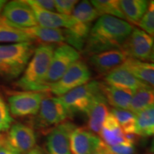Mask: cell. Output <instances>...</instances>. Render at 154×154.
I'll return each instance as SVG.
<instances>
[{"instance_id": "6da1fadb", "label": "cell", "mask_w": 154, "mask_h": 154, "mask_svg": "<svg viewBox=\"0 0 154 154\" xmlns=\"http://www.w3.org/2000/svg\"><path fill=\"white\" fill-rule=\"evenodd\" d=\"M127 21L111 16H101L91 26L83 52L91 56L121 49L134 30Z\"/></svg>"}, {"instance_id": "7a4b0ae2", "label": "cell", "mask_w": 154, "mask_h": 154, "mask_svg": "<svg viewBox=\"0 0 154 154\" xmlns=\"http://www.w3.org/2000/svg\"><path fill=\"white\" fill-rule=\"evenodd\" d=\"M54 49L53 44H40L34 49L23 74L16 82L17 87L23 91L44 92V82Z\"/></svg>"}, {"instance_id": "3957f363", "label": "cell", "mask_w": 154, "mask_h": 154, "mask_svg": "<svg viewBox=\"0 0 154 154\" xmlns=\"http://www.w3.org/2000/svg\"><path fill=\"white\" fill-rule=\"evenodd\" d=\"M34 51L32 42L0 44V76L18 78L24 72Z\"/></svg>"}, {"instance_id": "277c9868", "label": "cell", "mask_w": 154, "mask_h": 154, "mask_svg": "<svg viewBox=\"0 0 154 154\" xmlns=\"http://www.w3.org/2000/svg\"><path fill=\"white\" fill-rule=\"evenodd\" d=\"M80 52L66 43L54 49L51 64L44 82V93L49 86L57 82L75 62L79 60Z\"/></svg>"}, {"instance_id": "5b68a950", "label": "cell", "mask_w": 154, "mask_h": 154, "mask_svg": "<svg viewBox=\"0 0 154 154\" xmlns=\"http://www.w3.org/2000/svg\"><path fill=\"white\" fill-rule=\"evenodd\" d=\"M101 91V83L91 81L86 84L74 88L59 99L72 116L74 113H87L93 99Z\"/></svg>"}, {"instance_id": "8992f818", "label": "cell", "mask_w": 154, "mask_h": 154, "mask_svg": "<svg viewBox=\"0 0 154 154\" xmlns=\"http://www.w3.org/2000/svg\"><path fill=\"white\" fill-rule=\"evenodd\" d=\"M91 73L86 63L82 60L77 61L69 68L63 76L49 86L46 93H51L54 95L61 96L74 88L86 84L89 82Z\"/></svg>"}, {"instance_id": "52a82bcc", "label": "cell", "mask_w": 154, "mask_h": 154, "mask_svg": "<svg viewBox=\"0 0 154 154\" xmlns=\"http://www.w3.org/2000/svg\"><path fill=\"white\" fill-rule=\"evenodd\" d=\"M0 19L6 24L19 29L38 25L33 10L26 1H10L6 3Z\"/></svg>"}, {"instance_id": "ba28073f", "label": "cell", "mask_w": 154, "mask_h": 154, "mask_svg": "<svg viewBox=\"0 0 154 154\" xmlns=\"http://www.w3.org/2000/svg\"><path fill=\"white\" fill-rule=\"evenodd\" d=\"M38 113V125L46 128L63 124L72 116L59 97L48 96L42 100Z\"/></svg>"}, {"instance_id": "9c48e42d", "label": "cell", "mask_w": 154, "mask_h": 154, "mask_svg": "<svg viewBox=\"0 0 154 154\" xmlns=\"http://www.w3.org/2000/svg\"><path fill=\"white\" fill-rule=\"evenodd\" d=\"M47 94L38 91H22L13 94L8 99L9 111L14 116L36 115Z\"/></svg>"}, {"instance_id": "30bf717a", "label": "cell", "mask_w": 154, "mask_h": 154, "mask_svg": "<svg viewBox=\"0 0 154 154\" xmlns=\"http://www.w3.org/2000/svg\"><path fill=\"white\" fill-rule=\"evenodd\" d=\"M154 38L140 29L134 28L121 48L128 59L145 61L149 60Z\"/></svg>"}, {"instance_id": "8fae6325", "label": "cell", "mask_w": 154, "mask_h": 154, "mask_svg": "<svg viewBox=\"0 0 154 154\" xmlns=\"http://www.w3.org/2000/svg\"><path fill=\"white\" fill-rule=\"evenodd\" d=\"M5 138L9 145L19 154H26L35 149L36 134L27 125L19 123L13 124Z\"/></svg>"}, {"instance_id": "7c38bea8", "label": "cell", "mask_w": 154, "mask_h": 154, "mask_svg": "<svg viewBox=\"0 0 154 154\" xmlns=\"http://www.w3.org/2000/svg\"><path fill=\"white\" fill-rule=\"evenodd\" d=\"M76 126L69 121L54 127L47 135L46 147L48 154H72L70 134Z\"/></svg>"}, {"instance_id": "4fadbf2b", "label": "cell", "mask_w": 154, "mask_h": 154, "mask_svg": "<svg viewBox=\"0 0 154 154\" xmlns=\"http://www.w3.org/2000/svg\"><path fill=\"white\" fill-rule=\"evenodd\" d=\"M69 140L72 154H92L102 142L87 128L76 126L71 133Z\"/></svg>"}, {"instance_id": "5bb4252c", "label": "cell", "mask_w": 154, "mask_h": 154, "mask_svg": "<svg viewBox=\"0 0 154 154\" xmlns=\"http://www.w3.org/2000/svg\"><path fill=\"white\" fill-rule=\"evenodd\" d=\"M128 58L121 49H112L90 57L89 62L96 72L106 75L121 65Z\"/></svg>"}, {"instance_id": "9a60e30c", "label": "cell", "mask_w": 154, "mask_h": 154, "mask_svg": "<svg viewBox=\"0 0 154 154\" xmlns=\"http://www.w3.org/2000/svg\"><path fill=\"white\" fill-rule=\"evenodd\" d=\"M109 104L101 90L94 96L86 113L88 117V130L94 134H99L106 118L109 113Z\"/></svg>"}, {"instance_id": "2e32d148", "label": "cell", "mask_w": 154, "mask_h": 154, "mask_svg": "<svg viewBox=\"0 0 154 154\" xmlns=\"http://www.w3.org/2000/svg\"><path fill=\"white\" fill-rule=\"evenodd\" d=\"M104 81L108 85L118 88H126L135 91H138L140 88L149 86L136 78L123 65L117 67L109 74L105 75Z\"/></svg>"}, {"instance_id": "e0dca14e", "label": "cell", "mask_w": 154, "mask_h": 154, "mask_svg": "<svg viewBox=\"0 0 154 154\" xmlns=\"http://www.w3.org/2000/svg\"><path fill=\"white\" fill-rule=\"evenodd\" d=\"M30 7L34 11L38 26L51 29L63 28V29H69L76 22V20L72 15L66 16L57 12L43 10L33 6Z\"/></svg>"}, {"instance_id": "ac0fdd59", "label": "cell", "mask_w": 154, "mask_h": 154, "mask_svg": "<svg viewBox=\"0 0 154 154\" xmlns=\"http://www.w3.org/2000/svg\"><path fill=\"white\" fill-rule=\"evenodd\" d=\"M100 83L101 92L106 99L108 104L114 107V109L128 110L132 97L136 91L108 85L104 82Z\"/></svg>"}, {"instance_id": "d6986e66", "label": "cell", "mask_w": 154, "mask_h": 154, "mask_svg": "<svg viewBox=\"0 0 154 154\" xmlns=\"http://www.w3.org/2000/svg\"><path fill=\"white\" fill-rule=\"evenodd\" d=\"M22 29L32 42H39L41 44H63V42H66V35L63 29H51L37 25Z\"/></svg>"}, {"instance_id": "ffe728a7", "label": "cell", "mask_w": 154, "mask_h": 154, "mask_svg": "<svg viewBox=\"0 0 154 154\" xmlns=\"http://www.w3.org/2000/svg\"><path fill=\"white\" fill-rule=\"evenodd\" d=\"M99 135L101 140L108 146L127 143L124 132L111 112L106 118Z\"/></svg>"}, {"instance_id": "44dd1931", "label": "cell", "mask_w": 154, "mask_h": 154, "mask_svg": "<svg viewBox=\"0 0 154 154\" xmlns=\"http://www.w3.org/2000/svg\"><path fill=\"white\" fill-rule=\"evenodd\" d=\"M149 5V2L146 0H119V5L126 20L131 25H138Z\"/></svg>"}, {"instance_id": "7402d4cb", "label": "cell", "mask_w": 154, "mask_h": 154, "mask_svg": "<svg viewBox=\"0 0 154 154\" xmlns=\"http://www.w3.org/2000/svg\"><path fill=\"white\" fill-rule=\"evenodd\" d=\"M122 65L136 78L154 88L153 63L128 59Z\"/></svg>"}, {"instance_id": "603a6c76", "label": "cell", "mask_w": 154, "mask_h": 154, "mask_svg": "<svg viewBox=\"0 0 154 154\" xmlns=\"http://www.w3.org/2000/svg\"><path fill=\"white\" fill-rule=\"evenodd\" d=\"M135 133L141 137L154 136V105L136 114Z\"/></svg>"}, {"instance_id": "cb8c5ba5", "label": "cell", "mask_w": 154, "mask_h": 154, "mask_svg": "<svg viewBox=\"0 0 154 154\" xmlns=\"http://www.w3.org/2000/svg\"><path fill=\"white\" fill-rule=\"evenodd\" d=\"M153 105H154V88L149 86L135 92L128 110L136 115Z\"/></svg>"}, {"instance_id": "d4e9b609", "label": "cell", "mask_w": 154, "mask_h": 154, "mask_svg": "<svg viewBox=\"0 0 154 154\" xmlns=\"http://www.w3.org/2000/svg\"><path fill=\"white\" fill-rule=\"evenodd\" d=\"M23 42H32V41L22 29L10 26L0 19V43L9 44Z\"/></svg>"}, {"instance_id": "484cf974", "label": "cell", "mask_w": 154, "mask_h": 154, "mask_svg": "<svg viewBox=\"0 0 154 154\" xmlns=\"http://www.w3.org/2000/svg\"><path fill=\"white\" fill-rule=\"evenodd\" d=\"M72 16L77 22L90 25L100 17L98 11L88 1H82L77 4Z\"/></svg>"}, {"instance_id": "4316f807", "label": "cell", "mask_w": 154, "mask_h": 154, "mask_svg": "<svg viewBox=\"0 0 154 154\" xmlns=\"http://www.w3.org/2000/svg\"><path fill=\"white\" fill-rule=\"evenodd\" d=\"M90 2L98 11L100 17L106 15L126 21L118 0H94Z\"/></svg>"}, {"instance_id": "83f0119b", "label": "cell", "mask_w": 154, "mask_h": 154, "mask_svg": "<svg viewBox=\"0 0 154 154\" xmlns=\"http://www.w3.org/2000/svg\"><path fill=\"white\" fill-rule=\"evenodd\" d=\"M111 113L114 116L125 134H136V114L129 110L114 108L111 109Z\"/></svg>"}, {"instance_id": "f1b7e54d", "label": "cell", "mask_w": 154, "mask_h": 154, "mask_svg": "<svg viewBox=\"0 0 154 154\" xmlns=\"http://www.w3.org/2000/svg\"><path fill=\"white\" fill-rule=\"evenodd\" d=\"M138 26H140V29L154 38V1L149 2L147 10Z\"/></svg>"}, {"instance_id": "f546056e", "label": "cell", "mask_w": 154, "mask_h": 154, "mask_svg": "<svg viewBox=\"0 0 154 154\" xmlns=\"http://www.w3.org/2000/svg\"><path fill=\"white\" fill-rule=\"evenodd\" d=\"M14 121L5 102L0 98V133L8 131Z\"/></svg>"}, {"instance_id": "4dcf8cb0", "label": "cell", "mask_w": 154, "mask_h": 154, "mask_svg": "<svg viewBox=\"0 0 154 154\" xmlns=\"http://www.w3.org/2000/svg\"><path fill=\"white\" fill-rule=\"evenodd\" d=\"M78 2L76 0H55L56 11L60 14L71 16Z\"/></svg>"}, {"instance_id": "1f68e13d", "label": "cell", "mask_w": 154, "mask_h": 154, "mask_svg": "<svg viewBox=\"0 0 154 154\" xmlns=\"http://www.w3.org/2000/svg\"><path fill=\"white\" fill-rule=\"evenodd\" d=\"M106 148L108 151L113 154H135L136 153L135 145L129 143H123L112 146H106Z\"/></svg>"}, {"instance_id": "d6a6232c", "label": "cell", "mask_w": 154, "mask_h": 154, "mask_svg": "<svg viewBox=\"0 0 154 154\" xmlns=\"http://www.w3.org/2000/svg\"><path fill=\"white\" fill-rule=\"evenodd\" d=\"M26 2L29 5L36 7L43 10L57 12L54 1L53 0H26Z\"/></svg>"}, {"instance_id": "836d02e7", "label": "cell", "mask_w": 154, "mask_h": 154, "mask_svg": "<svg viewBox=\"0 0 154 154\" xmlns=\"http://www.w3.org/2000/svg\"><path fill=\"white\" fill-rule=\"evenodd\" d=\"M0 154H19L7 143L5 136H2L0 140Z\"/></svg>"}, {"instance_id": "e575fe53", "label": "cell", "mask_w": 154, "mask_h": 154, "mask_svg": "<svg viewBox=\"0 0 154 154\" xmlns=\"http://www.w3.org/2000/svg\"><path fill=\"white\" fill-rule=\"evenodd\" d=\"M107 153V149L106 144L103 141L100 144L99 147L94 151L92 154H106Z\"/></svg>"}, {"instance_id": "d590c367", "label": "cell", "mask_w": 154, "mask_h": 154, "mask_svg": "<svg viewBox=\"0 0 154 154\" xmlns=\"http://www.w3.org/2000/svg\"><path fill=\"white\" fill-rule=\"evenodd\" d=\"M26 154H42V153L39 149H37V148H35V149L32 150V151H29V153H26Z\"/></svg>"}, {"instance_id": "8d00e7d4", "label": "cell", "mask_w": 154, "mask_h": 154, "mask_svg": "<svg viewBox=\"0 0 154 154\" xmlns=\"http://www.w3.org/2000/svg\"><path fill=\"white\" fill-rule=\"evenodd\" d=\"M149 61H151L152 63H153V64H154V44H153V49H152L151 55H150Z\"/></svg>"}, {"instance_id": "74e56055", "label": "cell", "mask_w": 154, "mask_h": 154, "mask_svg": "<svg viewBox=\"0 0 154 154\" xmlns=\"http://www.w3.org/2000/svg\"><path fill=\"white\" fill-rule=\"evenodd\" d=\"M6 3H7V2L5 1V0H0V15H1L2 11L4 7H5V5H6Z\"/></svg>"}, {"instance_id": "f35d334b", "label": "cell", "mask_w": 154, "mask_h": 154, "mask_svg": "<svg viewBox=\"0 0 154 154\" xmlns=\"http://www.w3.org/2000/svg\"><path fill=\"white\" fill-rule=\"evenodd\" d=\"M151 152L152 153H154V138L153 140H152L151 144Z\"/></svg>"}, {"instance_id": "ab89813d", "label": "cell", "mask_w": 154, "mask_h": 154, "mask_svg": "<svg viewBox=\"0 0 154 154\" xmlns=\"http://www.w3.org/2000/svg\"><path fill=\"white\" fill-rule=\"evenodd\" d=\"M107 149V148H106ZM106 154H113V153H110V152H109V151H108V149H107V153Z\"/></svg>"}, {"instance_id": "60d3db41", "label": "cell", "mask_w": 154, "mask_h": 154, "mask_svg": "<svg viewBox=\"0 0 154 154\" xmlns=\"http://www.w3.org/2000/svg\"><path fill=\"white\" fill-rule=\"evenodd\" d=\"M2 135H0V140H1V138H2Z\"/></svg>"}, {"instance_id": "b9f144b4", "label": "cell", "mask_w": 154, "mask_h": 154, "mask_svg": "<svg viewBox=\"0 0 154 154\" xmlns=\"http://www.w3.org/2000/svg\"><path fill=\"white\" fill-rule=\"evenodd\" d=\"M150 154H154V153H150Z\"/></svg>"}]
</instances>
